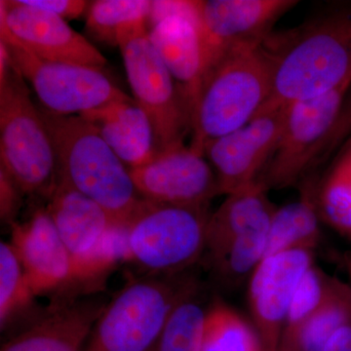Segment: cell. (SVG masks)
Masks as SVG:
<instances>
[{
  "instance_id": "obj_1",
  "label": "cell",
  "mask_w": 351,
  "mask_h": 351,
  "mask_svg": "<svg viewBox=\"0 0 351 351\" xmlns=\"http://www.w3.org/2000/svg\"><path fill=\"white\" fill-rule=\"evenodd\" d=\"M263 46L274 77L269 98L257 115L350 84L351 1L323 4L301 25L270 34Z\"/></svg>"
},
{
  "instance_id": "obj_2",
  "label": "cell",
  "mask_w": 351,
  "mask_h": 351,
  "mask_svg": "<svg viewBox=\"0 0 351 351\" xmlns=\"http://www.w3.org/2000/svg\"><path fill=\"white\" fill-rule=\"evenodd\" d=\"M38 108L56 152L58 180L98 203L115 225L125 228L144 200L130 169L80 115Z\"/></svg>"
},
{
  "instance_id": "obj_3",
  "label": "cell",
  "mask_w": 351,
  "mask_h": 351,
  "mask_svg": "<svg viewBox=\"0 0 351 351\" xmlns=\"http://www.w3.org/2000/svg\"><path fill=\"white\" fill-rule=\"evenodd\" d=\"M272 69L263 43L235 48L203 78L191 113V147L204 156L206 145L251 121L269 98Z\"/></svg>"
},
{
  "instance_id": "obj_4",
  "label": "cell",
  "mask_w": 351,
  "mask_h": 351,
  "mask_svg": "<svg viewBox=\"0 0 351 351\" xmlns=\"http://www.w3.org/2000/svg\"><path fill=\"white\" fill-rule=\"evenodd\" d=\"M198 284L188 271L129 279L106 304L83 351H152L176 306Z\"/></svg>"
},
{
  "instance_id": "obj_5",
  "label": "cell",
  "mask_w": 351,
  "mask_h": 351,
  "mask_svg": "<svg viewBox=\"0 0 351 351\" xmlns=\"http://www.w3.org/2000/svg\"><path fill=\"white\" fill-rule=\"evenodd\" d=\"M0 168L24 195L49 199L58 182L54 145L27 82L10 64L0 73Z\"/></svg>"
},
{
  "instance_id": "obj_6",
  "label": "cell",
  "mask_w": 351,
  "mask_h": 351,
  "mask_svg": "<svg viewBox=\"0 0 351 351\" xmlns=\"http://www.w3.org/2000/svg\"><path fill=\"white\" fill-rule=\"evenodd\" d=\"M208 206H182L144 199L125 226L126 263L145 276H177L203 258Z\"/></svg>"
},
{
  "instance_id": "obj_7",
  "label": "cell",
  "mask_w": 351,
  "mask_h": 351,
  "mask_svg": "<svg viewBox=\"0 0 351 351\" xmlns=\"http://www.w3.org/2000/svg\"><path fill=\"white\" fill-rule=\"evenodd\" d=\"M46 210L73 261L75 287L99 289L126 263L125 228L115 225L98 203L58 180Z\"/></svg>"
},
{
  "instance_id": "obj_8",
  "label": "cell",
  "mask_w": 351,
  "mask_h": 351,
  "mask_svg": "<svg viewBox=\"0 0 351 351\" xmlns=\"http://www.w3.org/2000/svg\"><path fill=\"white\" fill-rule=\"evenodd\" d=\"M147 22L127 25L117 32L134 100L154 127L157 154L184 145L191 133V113L162 58L154 47Z\"/></svg>"
},
{
  "instance_id": "obj_9",
  "label": "cell",
  "mask_w": 351,
  "mask_h": 351,
  "mask_svg": "<svg viewBox=\"0 0 351 351\" xmlns=\"http://www.w3.org/2000/svg\"><path fill=\"white\" fill-rule=\"evenodd\" d=\"M0 41L11 61L38 95L41 107L58 115H80L117 101L132 98L100 69L45 61L18 43L0 23Z\"/></svg>"
},
{
  "instance_id": "obj_10",
  "label": "cell",
  "mask_w": 351,
  "mask_h": 351,
  "mask_svg": "<svg viewBox=\"0 0 351 351\" xmlns=\"http://www.w3.org/2000/svg\"><path fill=\"white\" fill-rule=\"evenodd\" d=\"M350 84L287 106L280 140L258 182L267 191L299 186L313 175L314 163L338 117Z\"/></svg>"
},
{
  "instance_id": "obj_11",
  "label": "cell",
  "mask_w": 351,
  "mask_h": 351,
  "mask_svg": "<svg viewBox=\"0 0 351 351\" xmlns=\"http://www.w3.org/2000/svg\"><path fill=\"white\" fill-rule=\"evenodd\" d=\"M298 3L295 0H197L204 75L230 51L263 43L279 19Z\"/></svg>"
},
{
  "instance_id": "obj_12",
  "label": "cell",
  "mask_w": 351,
  "mask_h": 351,
  "mask_svg": "<svg viewBox=\"0 0 351 351\" xmlns=\"http://www.w3.org/2000/svg\"><path fill=\"white\" fill-rule=\"evenodd\" d=\"M286 110L283 107L257 115L206 145L204 156L216 174L219 195H232L258 182L276 152Z\"/></svg>"
},
{
  "instance_id": "obj_13",
  "label": "cell",
  "mask_w": 351,
  "mask_h": 351,
  "mask_svg": "<svg viewBox=\"0 0 351 351\" xmlns=\"http://www.w3.org/2000/svg\"><path fill=\"white\" fill-rule=\"evenodd\" d=\"M315 251L295 249L263 258L248 280L252 324L263 350H278L289 306L298 286L314 265Z\"/></svg>"
},
{
  "instance_id": "obj_14",
  "label": "cell",
  "mask_w": 351,
  "mask_h": 351,
  "mask_svg": "<svg viewBox=\"0 0 351 351\" xmlns=\"http://www.w3.org/2000/svg\"><path fill=\"white\" fill-rule=\"evenodd\" d=\"M0 23L34 56L56 63L103 69L107 59L63 18L25 3L1 0Z\"/></svg>"
},
{
  "instance_id": "obj_15",
  "label": "cell",
  "mask_w": 351,
  "mask_h": 351,
  "mask_svg": "<svg viewBox=\"0 0 351 351\" xmlns=\"http://www.w3.org/2000/svg\"><path fill=\"white\" fill-rule=\"evenodd\" d=\"M136 189L144 199L182 206H208L219 195L213 168L205 156L179 145L131 168Z\"/></svg>"
},
{
  "instance_id": "obj_16",
  "label": "cell",
  "mask_w": 351,
  "mask_h": 351,
  "mask_svg": "<svg viewBox=\"0 0 351 351\" xmlns=\"http://www.w3.org/2000/svg\"><path fill=\"white\" fill-rule=\"evenodd\" d=\"M10 228L9 243L36 297L75 287L73 261L46 208Z\"/></svg>"
},
{
  "instance_id": "obj_17",
  "label": "cell",
  "mask_w": 351,
  "mask_h": 351,
  "mask_svg": "<svg viewBox=\"0 0 351 351\" xmlns=\"http://www.w3.org/2000/svg\"><path fill=\"white\" fill-rule=\"evenodd\" d=\"M107 302H61L32 319L1 351H83Z\"/></svg>"
},
{
  "instance_id": "obj_18",
  "label": "cell",
  "mask_w": 351,
  "mask_h": 351,
  "mask_svg": "<svg viewBox=\"0 0 351 351\" xmlns=\"http://www.w3.org/2000/svg\"><path fill=\"white\" fill-rule=\"evenodd\" d=\"M149 31V38L174 78L191 119L204 76L198 21L171 16L152 25Z\"/></svg>"
},
{
  "instance_id": "obj_19",
  "label": "cell",
  "mask_w": 351,
  "mask_h": 351,
  "mask_svg": "<svg viewBox=\"0 0 351 351\" xmlns=\"http://www.w3.org/2000/svg\"><path fill=\"white\" fill-rule=\"evenodd\" d=\"M80 117L98 130L129 169L145 165L156 156L154 127L134 99L112 101Z\"/></svg>"
},
{
  "instance_id": "obj_20",
  "label": "cell",
  "mask_w": 351,
  "mask_h": 351,
  "mask_svg": "<svg viewBox=\"0 0 351 351\" xmlns=\"http://www.w3.org/2000/svg\"><path fill=\"white\" fill-rule=\"evenodd\" d=\"M267 191L256 182L248 188L226 195L221 206L210 215L204 256L209 265L232 242L258 230L269 228L276 210Z\"/></svg>"
},
{
  "instance_id": "obj_21",
  "label": "cell",
  "mask_w": 351,
  "mask_h": 351,
  "mask_svg": "<svg viewBox=\"0 0 351 351\" xmlns=\"http://www.w3.org/2000/svg\"><path fill=\"white\" fill-rule=\"evenodd\" d=\"M318 176H308L300 184L299 200L276 208L270 221L265 258L295 249L315 251L321 235V219L314 199Z\"/></svg>"
},
{
  "instance_id": "obj_22",
  "label": "cell",
  "mask_w": 351,
  "mask_h": 351,
  "mask_svg": "<svg viewBox=\"0 0 351 351\" xmlns=\"http://www.w3.org/2000/svg\"><path fill=\"white\" fill-rule=\"evenodd\" d=\"M314 199L321 221L351 241V135L318 176Z\"/></svg>"
},
{
  "instance_id": "obj_23",
  "label": "cell",
  "mask_w": 351,
  "mask_h": 351,
  "mask_svg": "<svg viewBox=\"0 0 351 351\" xmlns=\"http://www.w3.org/2000/svg\"><path fill=\"white\" fill-rule=\"evenodd\" d=\"M200 351H263V346L250 321L214 299L208 307Z\"/></svg>"
},
{
  "instance_id": "obj_24",
  "label": "cell",
  "mask_w": 351,
  "mask_h": 351,
  "mask_svg": "<svg viewBox=\"0 0 351 351\" xmlns=\"http://www.w3.org/2000/svg\"><path fill=\"white\" fill-rule=\"evenodd\" d=\"M350 319L351 285L335 277L326 300L282 351H323L334 332Z\"/></svg>"
},
{
  "instance_id": "obj_25",
  "label": "cell",
  "mask_w": 351,
  "mask_h": 351,
  "mask_svg": "<svg viewBox=\"0 0 351 351\" xmlns=\"http://www.w3.org/2000/svg\"><path fill=\"white\" fill-rule=\"evenodd\" d=\"M209 304L198 284L176 306L152 351H200Z\"/></svg>"
},
{
  "instance_id": "obj_26",
  "label": "cell",
  "mask_w": 351,
  "mask_h": 351,
  "mask_svg": "<svg viewBox=\"0 0 351 351\" xmlns=\"http://www.w3.org/2000/svg\"><path fill=\"white\" fill-rule=\"evenodd\" d=\"M36 293L9 242H0V328L12 327L31 313Z\"/></svg>"
},
{
  "instance_id": "obj_27",
  "label": "cell",
  "mask_w": 351,
  "mask_h": 351,
  "mask_svg": "<svg viewBox=\"0 0 351 351\" xmlns=\"http://www.w3.org/2000/svg\"><path fill=\"white\" fill-rule=\"evenodd\" d=\"M149 0H98L88 8L86 29L95 38L117 45V32L127 25L147 22Z\"/></svg>"
},
{
  "instance_id": "obj_28",
  "label": "cell",
  "mask_w": 351,
  "mask_h": 351,
  "mask_svg": "<svg viewBox=\"0 0 351 351\" xmlns=\"http://www.w3.org/2000/svg\"><path fill=\"white\" fill-rule=\"evenodd\" d=\"M334 278L315 263L307 270L289 306L278 350H285L290 346L301 328L319 308L329 295Z\"/></svg>"
},
{
  "instance_id": "obj_29",
  "label": "cell",
  "mask_w": 351,
  "mask_h": 351,
  "mask_svg": "<svg viewBox=\"0 0 351 351\" xmlns=\"http://www.w3.org/2000/svg\"><path fill=\"white\" fill-rule=\"evenodd\" d=\"M351 135V87L346 93L338 117L329 135L325 138L314 163L313 173L317 174L321 166L329 162L337 149Z\"/></svg>"
},
{
  "instance_id": "obj_30",
  "label": "cell",
  "mask_w": 351,
  "mask_h": 351,
  "mask_svg": "<svg viewBox=\"0 0 351 351\" xmlns=\"http://www.w3.org/2000/svg\"><path fill=\"white\" fill-rule=\"evenodd\" d=\"M24 193L5 171L0 168V217L2 223L12 226L21 208Z\"/></svg>"
},
{
  "instance_id": "obj_31",
  "label": "cell",
  "mask_w": 351,
  "mask_h": 351,
  "mask_svg": "<svg viewBox=\"0 0 351 351\" xmlns=\"http://www.w3.org/2000/svg\"><path fill=\"white\" fill-rule=\"evenodd\" d=\"M171 16H184L198 21L197 0L195 1H152L149 20L151 27Z\"/></svg>"
},
{
  "instance_id": "obj_32",
  "label": "cell",
  "mask_w": 351,
  "mask_h": 351,
  "mask_svg": "<svg viewBox=\"0 0 351 351\" xmlns=\"http://www.w3.org/2000/svg\"><path fill=\"white\" fill-rule=\"evenodd\" d=\"M29 5L56 14L64 20L77 19L87 12L89 1L84 0H24Z\"/></svg>"
},
{
  "instance_id": "obj_33",
  "label": "cell",
  "mask_w": 351,
  "mask_h": 351,
  "mask_svg": "<svg viewBox=\"0 0 351 351\" xmlns=\"http://www.w3.org/2000/svg\"><path fill=\"white\" fill-rule=\"evenodd\" d=\"M323 351H351V319L334 332Z\"/></svg>"
},
{
  "instance_id": "obj_34",
  "label": "cell",
  "mask_w": 351,
  "mask_h": 351,
  "mask_svg": "<svg viewBox=\"0 0 351 351\" xmlns=\"http://www.w3.org/2000/svg\"><path fill=\"white\" fill-rule=\"evenodd\" d=\"M348 271H350V282H351V261H350V270H348Z\"/></svg>"
},
{
  "instance_id": "obj_35",
  "label": "cell",
  "mask_w": 351,
  "mask_h": 351,
  "mask_svg": "<svg viewBox=\"0 0 351 351\" xmlns=\"http://www.w3.org/2000/svg\"><path fill=\"white\" fill-rule=\"evenodd\" d=\"M263 351H279V350H263Z\"/></svg>"
}]
</instances>
